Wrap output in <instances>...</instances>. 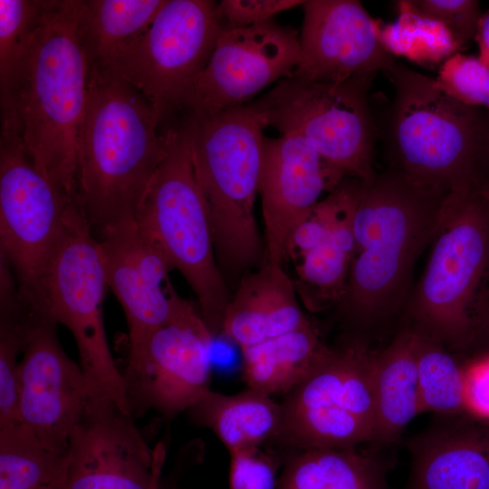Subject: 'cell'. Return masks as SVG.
Listing matches in <instances>:
<instances>
[{"label":"cell","instance_id":"cell-16","mask_svg":"<svg viewBox=\"0 0 489 489\" xmlns=\"http://www.w3.org/2000/svg\"><path fill=\"white\" fill-rule=\"evenodd\" d=\"M57 324L50 312L32 323L19 364L18 411L48 450L67 456L71 432L92 394L82 368L61 346Z\"/></svg>","mask_w":489,"mask_h":489},{"label":"cell","instance_id":"cell-11","mask_svg":"<svg viewBox=\"0 0 489 489\" xmlns=\"http://www.w3.org/2000/svg\"><path fill=\"white\" fill-rule=\"evenodd\" d=\"M211 0H166L149 28L105 71L138 90L164 127L187 111L223 27Z\"/></svg>","mask_w":489,"mask_h":489},{"label":"cell","instance_id":"cell-25","mask_svg":"<svg viewBox=\"0 0 489 489\" xmlns=\"http://www.w3.org/2000/svg\"><path fill=\"white\" fill-rule=\"evenodd\" d=\"M166 0H80L78 29L89 69H110Z\"/></svg>","mask_w":489,"mask_h":489},{"label":"cell","instance_id":"cell-8","mask_svg":"<svg viewBox=\"0 0 489 489\" xmlns=\"http://www.w3.org/2000/svg\"><path fill=\"white\" fill-rule=\"evenodd\" d=\"M376 73L334 82L292 75L248 104L263 127L302 139L345 177L368 183L377 175L379 131L369 101Z\"/></svg>","mask_w":489,"mask_h":489},{"label":"cell","instance_id":"cell-35","mask_svg":"<svg viewBox=\"0 0 489 489\" xmlns=\"http://www.w3.org/2000/svg\"><path fill=\"white\" fill-rule=\"evenodd\" d=\"M229 489H274L281 460L257 449L229 452Z\"/></svg>","mask_w":489,"mask_h":489},{"label":"cell","instance_id":"cell-34","mask_svg":"<svg viewBox=\"0 0 489 489\" xmlns=\"http://www.w3.org/2000/svg\"><path fill=\"white\" fill-rule=\"evenodd\" d=\"M416 13L441 24L463 48L475 40L482 15L475 0H407Z\"/></svg>","mask_w":489,"mask_h":489},{"label":"cell","instance_id":"cell-32","mask_svg":"<svg viewBox=\"0 0 489 489\" xmlns=\"http://www.w3.org/2000/svg\"><path fill=\"white\" fill-rule=\"evenodd\" d=\"M48 0H0V101L11 96Z\"/></svg>","mask_w":489,"mask_h":489},{"label":"cell","instance_id":"cell-6","mask_svg":"<svg viewBox=\"0 0 489 489\" xmlns=\"http://www.w3.org/2000/svg\"><path fill=\"white\" fill-rule=\"evenodd\" d=\"M394 96L377 121L389 168L443 193L474 187L486 110L465 105L436 79L395 62L384 72Z\"/></svg>","mask_w":489,"mask_h":489},{"label":"cell","instance_id":"cell-13","mask_svg":"<svg viewBox=\"0 0 489 489\" xmlns=\"http://www.w3.org/2000/svg\"><path fill=\"white\" fill-rule=\"evenodd\" d=\"M212 340L198 308L178 294L170 319L128 355L123 377L132 416L154 409L172 419L210 390Z\"/></svg>","mask_w":489,"mask_h":489},{"label":"cell","instance_id":"cell-26","mask_svg":"<svg viewBox=\"0 0 489 489\" xmlns=\"http://www.w3.org/2000/svg\"><path fill=\"white\" fill-rule=\"evenodd\" d=\"M352 215L321 244L293 262L297 295L311 311L339 304L344 295L355 249Z\"/></svg>","mask_w":489,"mask_h":489},{"label":"cell","instance_id":"cell-22","mask_svg":"<svg viewBox=\"0 0 489 489\" xmlns=\"http://www.w3.org/2000/svg\"><path fill=\"white\" fill-rule=\"evenodd\" d=\"M417 334L403 326L390 343L373 353L376 441L396 440L422 412L417 363Z\"/></svg>","mask_w":489,"mask_h":489},{"label":"cell","instance_id":"cell-4","mask_svg":"<svg viewBox=\"0 0 489 489\" xmlns=\"http://www.w3.org/2000/svg\"><path fill=\"white\" fill-rule=\"evenodd\" d=\"M203 196L217 264L227 282L258 268L264 243L254 216L263 158V126L247 103L182 116Z\"/></svg>","mask_w":489,"mask_h":489},{"label":"cell","instance_id":"cell-39","mask_svg":"<svg viewBox=\"0 0 489 489\" xmlns=\"http://www.w3.org/2000/svg\"><path fill=\"white\" fill-rule=\"evenodd\" d=\"M475 40L479 47V55L477 57L489 68V11L482 14Z\"/></svg>","mask_w":489,"mask_h":489},{"label":"cell","instance_id":"cell-36","mask_svg":"<svg viewBox=\"0 0 489 489\" xmlns=\"http://www.w3.org/2000/svg\"><path fill=\"white\" fill-rule=\"evenodd\" d=\"M301 0H223L216 4V14L223 29L248 27L272 20L283 11L298 5Z\"/></svg>","mask_w":489,"mask_h":489},{"label":"cell","instance_id":"cell-33","mask_svg":"<svg viewBox=\"0 0 489 489\" xmlns=\"http://www.w3.org/2000/svg\"><path fill=\"white\" fill-rule=\"evenodd\" d=\"M436 80L459 102L489 112V68L478 57L452 55L441 64Z\"/></svg>","mask_w":489,"mask_h":489},{"label":"cell","instance_id":"cell-2","mask_svg":"<svg viewBox=\"0 0 489 489\" xmlns=\"http://www.w3.org/2000/svg\"><path fill=\"white\" fill-rule=\"evenodd\" d=\"M167 149L168 129L152 104L117 73L89 69L76 204L93 232L134 216Z\"/></svg>","mask_w":489,"mask_h":489},{"label":"cell","instance_id":"cell-1","mask_svg":"<svg viewBox=\"0 0 489 489\" xmlns=\"http://www.w3.org/2000/svg\"><path fill=\"white\" fill-rule=\"evenodd\" d=\"M448 194L389 168L361 181L351 222L354 254L339 302L349 319L369 327L403 314L416 262L437 231Z\"/></svg>","mask_w":489,"mask_h":489},{"label":"cell","instance_id":"cell-31","mask_svg":"<svg viewBox=\"0 0 489 489\" xmlns=\"http://www.w3.org/2000/svg\"><path fill=\"white\" fill-rule=\"evenodd\" d=\"M417 336V363L422 412H465L464 366L441 344L418 334Z\"/></svg>","mask_w":489,"mask_h":489},{"label":"cell","instance_id":"cell-37","mask_svg":"<svg viewBox=\"0 0 489 489\" xmlns=\"http://www.w3.org/2000/svg\"><path fill=\"white\" fill-rule=\"evenodd\" d=\"M465 412L489 419V350L464 366Z\"/></svg>","mask_w":489,"mask_h":489},{"label":"cell","instance_id":"cell-38","mask_svg":"<svg viewBox=\"0 0 489 489\" xmlns=\"http://www.w3.org/2000/svg\"><path fill=\"white\" fill-rule=\"evenodd\" d=\"M474 187L489 198V112L486 110L474 166Z\"/></svg>","mask_w":489,"mask_h":489},{"label":"cell","instance_id":"cell-30","mask_svg":"<svg viewBox=\"0 0 489 489\" xmlns=\"http://www.w3.org/2000/svg\"><path fill=\"white\" fill-rule=\"evenodd\" d=\"M394 23L379 24L378 32L384 48L425 67H435L463 49L438 22L411 9L407 0L398 1Z\"/></svg>","mask_w":489,"mask_h":489},{"label":"cell","instance_id":"cell-10","mask_svg":"<svg viewBox=\"0 0 489 489\" xmlns=\"http://www.w3.org/2000/svg\"><path fill=\"white\" fill-rule=\"evenodd\" d=\"M108 289L99 242L73 202L46 278L47 306L56 322L72 332L92 396L108 398L131 414L125 379L112 358L105 331L103 304Z\"/></svg>","mask_w":489,"mask_h":489},{"label":"cell","instance_id":"cell-9","mask_svg":"<svg viewBox=\"0 0 489 489\" xmlns=\"http://www.w3.org/2000/svg\"><path fill=\"white\" fill-rule=\"evenodd\" d=\"M73 202L36 169L14 117L1 114L0 259L14 274L20 299L30 306L48 309L46 278Z\"/></svg>","mask_w":489,"mask_h":489},{"label":"cell","instance_id":"cell-5","mask_svg":"<svg viewBox=\"0 0 489 489\" xmlns=\"http://www.w3.org/2000/svg\"><path fill=\"white\" fill-rule=\"evenodd\" d=\"M430 245L404 326L449 350H468L480 341L479 305L489 278V198L474 187L450 192Z\"/></svg>","mask_w":489,"mask_h":489},{"label":"cell","instance_id":"cell-23","mask_svg":"<svg viewBox=\"0 0 489 489\" xmlns=\"http://www.w3.org/2000/svg\"><path fill=\"white\" fill-rule=\"evenodd\" d=\"M331 350L311 323L242 350L243 378L250 388L287 395L321 367Z\"/></svg>","mask_w":489,"mask_h":489},{"label":"cell","instance_id":"cell-7","mask_svg":"<svg viewBox=\"0 0 489 489\" xmlns=\"http://www.w3.org/2000/svg\"><path fill=\"white\" fill-rule=\"evenodd\" d=\"M168 149L134 214L140 230L177 270L196 295L214 334L221 331L231 295L216 258L206 204L184 123L167 126Z\"/></svg>","mask_w":489,"mask_h":489},{"label":"cell","instance_id":"cell-28","mask_svg":"<svg viewBox=\"0 0 489 489\" xmlns=\"http://www.w3.org/2000/svg\"><path fill=\"white\" fill-rule=\"evenodd\" d=\"M35 312L20 299L10 268L0 264V427L21 421L19 364Z\"/></svg>","mask_w":489,"mask_h":489},{"label":"cell","instance_id":"cell-12","mask_svg":"<svg viewBox=\"0 0 489 489\" xmlns=\"http://www.w3.org/2000/svg\"><path fill=\"white\" fill-rule=\"evenodd\" d=\"M373 352L360 340L332 349L321 367L285 395L274 439L300 451L376 441Z\"/></svg>","mask_w":489,"mask_h":489},{"label":"cell","instance_id":"cell-17","mask_svg":"<svg viewBox=\"0 0 489 489\" xmlns=\"http://www.w3.org/2000/svg\"><path fill=\"white\" fill-rule=\"evenodd\" d=\"M101 248L109 288L120 303L129 330V352L172 316L178 293L161 249L139 227L134 216L93 232Z\"/></svg>","mask_w":489,"mask_h":489},{"label":"cell","instance_id":"cell-41","mask_svg":"<svg viewBox=\"0 0 489 489\" xmlns=\"http://www.w3.org/2000/svg\"><path fill=\"white\" fill-rule=\"evenodd\" d=\"M158 489H180V488L177 485L176 481H173L170 478H168L166 480H162L161 478Z\"/></svg>","mask_w":489,"mask_h":489},{"label":"cell","instance_id":"cell-24","mask_svg":"<svg viewBox=\"0 0 489 489\" xmlns=\"http://www.w3.org/2000/svg\"><path fill=\"white\" fill-rule=\"evenodd\" d=\"M188 410L197 424L216 435L228 452L257 449L275 437L283 419L281 404L250 388L234 395L210 389Z\"/></svg>","mask_w":489,"mask_h":489},{"label":"cell","instance_id":"cell-19","mask_svg":"<svg viewBox=\"0 0 489 489\" xmlns=\"http://www.w3.org/2000/svg\"><path fill=\"white\" fill-rule=\"evenodd\" d=\"M301 61L293 75L342 82L384 72L397 61L382 45L378 22L357 0H307L302 5Z\"/></svg>","mask_w":489,"mask_h":489},{"label":"cell","instance_id":"cell-3","mask_svg":"<svg viewBox=\"0 0 489 489\" xmlns=\"http://www.w3.org/2000/svg\"><path fill=\"white\" fill-rule=\"evenodd\" d=\"M80 0H48L14 89L11 112L33 164L76 203L77 145L89 63L78 29Z\"/></svg>","mask_w":489,"mask_h":489},{"label":"cell","instance_id":"cell-29","mask_svg":"<svg viewBox=\"0 0 489 489\" xmlns=\"http://www.w3.org/2000/svg\"><path fill=\"white\" fill-rule=\"evenodd\" d=\"M276 489H371L369 462L354 448L302 450L283 462Z\"/></svg>","mask_w":489,"mask_h":489},{"label":"cell","instance_id":"cell-18","mask_svg":"<svg viewBox=\"0 0 489 489\" xmlns=\"http://www.w3.org/2000/svg\"><path fill=\"white\" fill-rule=\"evenodd\" d=\"M347 177L297 137L264 138L258 194L264 223L263 263L283 266L295 226Z\"/></svg>","mask_w":489,"mask_h":489},{"label":"cell","instance_id":"cell-27","mask_svg":"<svg viewBox=\"0 0 489 489\" xmlns=\"http://www.w3.org/2000/svg\"><path fill=\"white\" fill-rule=\"evenodd\" d=\"M67 470L22 421L0 427V489H64Z\"/></svg>","mask_w":489,"mask_h":489},{"label":"cell","instance_id":"cell-15","mask_svg":"<svg viewBox=\"0 0 489 489\" xmlns=\"http://www.w3.org/2000/svg\"><path fill=\"white\" fill-rule=\"evenodd\" d=\"M299 34L273 19L223 29L186 113H213L246 104L273 82L292 76L301 61Z\"/></svg>","mask_w":489,"mask_h":489},{"label":"cell","instance_id":"cell-20","mask_svg":"<svg viewBox=\"0 0 489 489\" xmlns=\"http://www.w3.org/2000/svg\"><path fill=\"white\" fill-rule=\"evenodd\" d=\"M311 323L283 266L263 263L241 277L220 332L242 350Z\"/></svg>","mask_w":489,"mask_h":489},{"label":"cell","instance_id":"cell-40","mask_svg":"<svg viewBox=\"0 0 489 489\" xmlns=\"http://www.w3.org/2000/svg\"><path fill=\"white\" fill-rule=\"evenodd\" d=\"M480 342L489 341V278L481 294L479 305Z\"/></svg>","mask_w":489,"mask_h":489},{"label":"cell","instance_id":"cell-14","mask_svg":"<svg viewBox=\"0 0 489 489\" xmlns=\"http://www.w3.org/2000/svg\"><path fill=\"white\" fill-rule=\"evenodd\" d=\"M166 450L151 449L134 417L91 396L71 432L64 489H158Z\"/></svg>","mask_w":489,"mask_h":489},{"label":"cell","instance_id":"cell-21","mask_svg":"<svg viewBox=\"0 0 489 489\" xmlns=\"http://www.w3.org/2000/svg\"><path fill=\"white\" fill-rule=\"evenodd\" d=\"M414 443L421 489H489V428H438Z\"/></svg>","mask_w":489,"mask_h":489}]
</instances>
